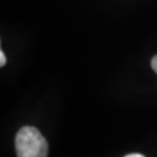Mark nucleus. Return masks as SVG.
Listing matches in <instances>:
<instances>
[{"label":"nucleus","instance_id":"obj_1","mask_svg":"<svg viewBox=\"0 0 157 157\" xmlns=\"http://www.w3.org/2000/svg\"><path fill=\"white\" fill-rule=\"evenodd\" d=\"M15 149L17 157H47L48 142L35 127L26 126L15 136Z\"/></svg>","mask_w":157,"mask_h":157},{"label":"nucleus","instance_id":"obj_2","mask_svg":"<svg viewBox=\"0 0 157 157\" xmlns=\"http://www.w3.org/2000/svg\"><path fill=\"white\" fill-rule=\"evenodd\" d=\"M151 67H152V70L157 73V55H155V56L151 58Z\"/></svg>","mask_w":157,"mask_h":157},{"label":"nucleus","instance_id":"obj_3","mask_svg":"<svg viewBox=\"0 0 157 157\" xmlns=\"http://www.w3.org/2000/svg\"><path fill=\"white\" fill-rule=\"evenodd\" d=\"M6 64V56L4 54V51H0V67H4Z\"/></svg>","mask_w":157,"mask_h":157},{"label":"nucleus","instance_id":"obj_4","mask_svg":"<svg viewBox=\"0 0 157 157\" xmlns=\"http://www.w3.org/2000/svg\"><path fill=\"white\" fill-rule=\"evenodd\" d=\"M124 157H144V156L141 155V154H130V155H127V156Z\"/></svg>","mask_w":157,"mask_h":157}]
</instances>
